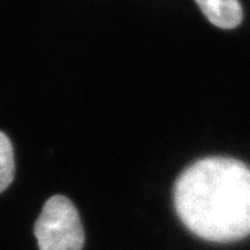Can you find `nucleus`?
<instances>
[{
    "instance_id": "obj_1",
    "label": "nucleus",
    "mask_w": 250,
    "mask_h": 250,
    "mask_svg": "<svg viewBox=\"0 0 250 250\" xmlns=\"http://www.w3.org/2000/svg\"><path fill=\"white\" fill-rule=\"evenodd\" d=\"M173 197L182 224L205 241L228 243L250 235V168L242 161H196L176 180Z\"/></svg>"
},
{
    "instance_id": "obj_4",
    "label": "nucleus",
    "mask_w": 250,
    "mask_h": 250,
    "mask_svg": "<svg viewBox=\"0 0 250 250\" xmlns=\"http://www.w3.org/2000/svg\"><path fill=\"white\" fill-rule=\"evenodd\" d=\"M15 173L14 152L11 140L0 131V193L13 182Z\"/></svg>"
},
{
    "instance_id": "obj_2",
    "label": "nucleus",
    "mask_w": 250,
    "mask_h": 250,
    "mask_svg": "<svg viewBox=\"0 0 250 250\" xmlns=\"http://www.w3.org/2000/svg\"><path fill=\"white\" fill-rule=\"evenodd\" d=\"M34 233L40 250H83L85 245L79 212L62 195L52 196L45 202Z\"/></svg>"
},
{
    "instance_id": "obj_3",
    "label": "nucleus",
    "mask_w": 250,
    "mask_h": 250,
    "mask_svg": "<svg viewBox=\"0 0 250 250\" xmlns=\"http://www.w3.org/2000/svg\"><path fill=\"white\" fill-rule=\"evenodd\" d=\"M203 14L212 24L233 29L242 22V7L239 0H196Z\"/></svg>"
}]
</instances>
